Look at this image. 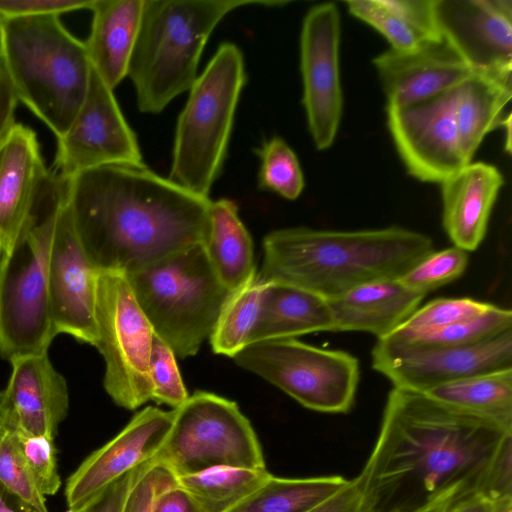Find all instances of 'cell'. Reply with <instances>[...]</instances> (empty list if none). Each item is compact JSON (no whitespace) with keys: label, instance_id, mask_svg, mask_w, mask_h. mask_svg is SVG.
Returning <instances> with one entry per match:
<instances>
[{"label":"cell","instance_id":"obj_28","mask_svg":"<svg viewBox=\"0 0 512 512\" xmlns=\"http://www.w3.org/2000/svg\"><path fill=\"white\" fill-rule=\"evenodd\" d=\"M425 394L512 432V369L462 378Z\"/></svg>","mask_w":512,"mask_h":512},{"label":"cell","instance_id":"obj_37","mask_svg":"<svg viewBox=\"0 0 512 512\" xmlns=\"http://www.w3.org/2000/svg\"><path fill=\"white\" fill-rule=\"evenodd\" d=\"M151 400L166 404L174 409L189 397L183 383L176 355L155 333L149 360Z\"/></svg>","mask_w":512,"mask_h":512},{"label":"cell","instance_id":"obj_45","mask_svg":"<svg viewBox=\"0 0 512 512\" xmlns=\"http://www.w3.org/2000/svg\"><path fill=\"white\" fill-rule=\"evenodd\" d=\"M18 103L13 86L0 65V141L16 124L15 112Z\"/></svg>","mask_w":512,"mask_h":512},{"label":"cell","instance_id":"obj_22","mask_svg":"<svg viewBox=\"0 0 512 512\" xmlns=\"http://www.w3.org/2000/svg\"><path fill=\"white\" fill-rule=\"evenodd\" d=\"M503 184L498 168L485 162H470L440 184L442 223L454 246L478 248Z\"/></svg>","mask_w":512,"mask_h":512},{"label":"cell","instance_id":"obj_27","mask_svg":"<svg viewBox=\"0 0 512 512\" xmlns=\"http://www.w3.org/2000/svg\"><path fill=\"white\" fill-rule=\"evenodd\" d=\"M511 96L512 82L474 73L458 87L456 122L462 150L469 162L485 136L499 128Z\"/></svg>","mask_w":512,"mask_h":512},{"label":"cell","instance_id":"obj_6","mask_svg":"<svg viewBox=\"0 0 512 512\" xmlns=\"http://www.w3.org/2000/svg\"><path fill=\"white\" fill-rule=\"evenodd\" d=\"M125 275L154 333L181 358L197 354L210 338L232 294L202 243Z\"/></svg>","mask_w":512,"mask_h":512},{"label":"cell","instance_id":"obj_2","mask_svg":"<svg viewBox=\"0 0 512 512\" xmlns=\"http://www.w3.org/2000/svg\"><path fill=\"white\" fill-rule=\"evenodd\" d=\"M61 180L78 237L99 271L129 274L207 239L209 197L145 165L102 166Z\"/></svg>","mask_w":512,"mask_h":512},{"label":"cell","instance_id":"obj_39","mask_svg":"<svg viewBox=\"0 0 512 512\" xmlns=\"http://www.w3.org/2000/svg\"><path fill=\"white\" fill-rule=\"evenodd\" d=\"M16 431V430H15ZM19 449L41 494L55 495L61 487L54 438L16 431Z\"/></svg>","mask_w":512,"mask_h":512},{"label":"cell","instance_id":"obj_14","mask_svg":"<svg viewBox=\"0 0 512 512\" xmlns=\"http://www.w3.org/2000/svg\"><path fill=\"white\" fill-rule=\"evenodd\" d=\"M341 18L330 2L308 10L300 33L302 103L308 129L318 150L330 148L343 114L340 79Z\"/></svg>","mask_w":512,"mask_h":512},{"label":"cell","instance_id":"obj_42","mask_svg":"<svg viewBox=\"0 0 512 512\" xmlns=\"http://www.w3.org/2000/svg\"><path fill=\"white\" fill-rule=\"evenodd\" d=\"M152 462L143 464L130 471L108 486L86 505L76 510H67V512H122L132 486Z\"/></svg>","mask_w":512,"mask_h":512},{"label":"cell","instance_id":"obj_33","mask_svg":"<svg viewBox=\"0 0 512 512\" xmlns=\"http://www.w3.org/2000/svg\"><path fill=\"white\" fill-rule=\"evenodd\" d=\"M261 164L258 186L288 200L297 199L305 186L304 175L295 152L281 137L274 136L256 150Z\"/></svg>","mask_w":512,"mask_h":512},{"label":"cell","instance_id":"obj_18","mask_svg":"<svg viewBox=\"0 0 512 512\" xmlns=\"http://www.w3.org/2000/svg\"><path fill=\"white\" fill-rule=\"evenodd\" d=\"M175 411L148 406L109 442L92 452L69 476L65 486L68 510H76L115 481L153 461L173 423Z\"/></svg>","mask_w":512,"mask_h":512},{"label":"cell","instance_id":"obj_4","mask_svg":"<svg viewBox=\"0 0 512 512\" xmlns=\"http://www.w3.org/2000/svg\"><path fill=\"white\" fill-rule=\"evenodd\" d=\"M0 65L19 102L56 138L63 136L89 85L92 66L84 41L59 15L0 19Z\"/></svg>","mask_w":512,"mask_h":512},{"label":"cell","instance_id":"obj_1","mask_svg":"<svg viewBox=\"0 0 512 512\" xmlns=\"http://www.w3.org/2000/svg\"><path fill=\"white\" fill-rule=\"evenodd\" d=\"M512 432L429 395L393 387L378 437L359 473L369 512H423L479 491Z\"/></svg>","mask_w":512,"mask_h":512},{"label":"cell","instance_id":"obj_50","mask_svg":"<svg viewBox=\"0 0 512 512\" xmlns=\"http://www.w3.org/2000/svg\"><path fill=\"white\" fill-rule=\"evenodd\" d=\"M433 507V506H432ZM431 508V507H430ZM430 508H428L427 510L423 511V512H429Z\"/></svg>","mask_w":512,"mask_h":512},{"label":"cell","instance_id":"obj_23","mask_svg":"<svg viewBox=\"0 0 512 512\" xmlns=\"http://www.w3.org/2000/svg\"><path fill=\"white\" fill-rule=\"evenodd\" d=\"M425 295L406 287L399 279L370 282L327 300L333 331H359L377 340L400 327L418 308Z\"/></svg>","mask_w":512,"mask_h":512},{"label":"cell","instance_id":"obj_13","mask_svg":"<svg viewBox=\"0 0 512 512\" xmlns=\"http://www.w3.org/2000/svg\"><path fill=\"white\" fill-rule=\"evenodd\" d=\"M458 87L410 105L386 107L395 148L408 173L421 182L441 184L470 163L456 122Z\"/></svg>","mask_w":512,"mask_h":512},{"label":"cell","instance_id":"obj_9","mask_svg":"<svg viewBox=\"0 0 512 512\" xmlns=\"http://www.w3.org/2000/svg\"><path fill=\"white\" fill-rule=\"evenodd\" d=\"M174 411L153 461L175 477L219 466L266 468L258 437L234 401L197 391Z\"/></svg>","mask_w":512,"mask_h":512},{"label":"cell","instance_id":"obj_7","mask_svg":"<svg viewBox=\"0 0 512 512\" xmlns=\"http://www.w3.org/2000/svg\"><path fill=\"white\" fill-rule=\"evenodd\" d=\"M247 77L242 51L221 43L189 90L179 114L169 179L208 197L220 176Z\"/></svg>","mask_w":512,"mask_h":512},{"label":"cell","instance_id":"obj_32","mask_svg":"<svg viewBox=\"0 0 512 512\" xmlns=\"http://www.w3.org/2000/svg\"><path fill=\"white\" fill-rule=\"evenodd\" d=\"M267 284L256 273L232 292L209 338L216 354L233 358L250 344Z\"/></svg>","mask_w":512,"mask_h":512},{"label":"cell","instance_id":"obj_21","mask_svg":"<svg viewBox=\"0 0 512 512\" xmlns=\"http://www.w3.org/2000/svg\"><path fill=\"white\" fill-rule=\"evenodd\" d=\"M387 106L417 103L454 89L473 73L442 38L413 50L389 48L373 59Z\"/></svg>","mask_w":512,"mask_h":512},{"label":"cell","instance_id":"obj_31","mask_svg":"<svg viewBox=\"0 0 512 512\" xmlns=\"http://www.w3.org/2000/svg\"><path fill=\"white\" fill-rule=\"evenodd\" d=\"M511 326V310L493 305L487 312L474 318L423 331H406L398 328L377 341L398 347L468 346L512 330Z\"/></svg>","mask_w":512,"mask_h":512},{"label":"cell","instance_id":"obj_30","mask_svg":"<svg viewBox=\"0 0 512 512\" xmlns=\"http://www.w3.org/2000/svg\"><path fill=\"white\" fill-rule=\"evenodd\" d=\"M348 480L339 475L308 478L272 476L228 512H308L335 494Z\"/></svg>","mask_w":512,"mask_h":512},{"label":"cell","instance_id":"obj_47","mask_svg":"<svg viewBox=\"0 0 512 512\" xmlns=\"http://www.w3.org/2000/svg\"><path fill=\"white\" fill-rule=\"evenodd\" d=\"M0 512H40L8 492L0 484Z\"/></svg>","mask_w":512,"mask_h":512},{"label":"cell","instance_id":"obj_8","mask_svg":"<svg viewBox=\"0 0 512 512\" xmlns=\"http://www.w3.org/2000/svg\"><path fill=\"white\" fill-rule=\"evenodd\" d=\"M61 195L56 177L39 213L0 255V356L48 352L57 336L48 289V260Z\"/></svg>","mask_w":512,"mask_h":512},{"label":"cell","instance_id":"obj_26","mask_svg":"<svg viewBox=\"0 0 512 512\" xmlns=\"http://www.w3.org/2000/svg\"><path fill=\"white\" fill-rule=\"evenodd\" d=\"M203 245L212 268L231 292L256 274L253 242L234 201L211 200L210 229Z\"/></svg>","mask_w":512,"mask_h":512},{"label":"cell","instance_id":"obj_49","mask_svg":"<svg viewBox=\"0 0 512 512\" xmlns=\"http://www.w3.org/2000/svg\"><path fill=\"white\" fill-rule=\"evenodd\" d=\"M496 512H512V501L501 504Z\"/></svg>","mask_w":512,"mask_h":512},{"label":"cell","instance_id":"obj_43","mask_svg":"<svg viewBox=\"0 0 512 512\" xmlns=\"http://www.w3.org/2000/svg\"><path fill=\"white\" fill-rule=\"evenodd\" d=\"M308 512H369L363 480L358 474L331 497Z\"/></svg>","mask_w":512,"mask_h":512},{"label":"cell","instance_id":"obj_41","mask_svg":"<svg viewBox=\"0 0 512 512\" xmlns=\"http://www.w3.org/2000/svg\"><path fill=\"white\" fill-rule=\"evenodd\" d=\"M93 0H0V19L62 13L90 9Z\"/></svg>","mask_w":512,"mask_h":512},{"label":"cell","instance_id":"obj_40","mask_svg":"<svg viewBox=\"0 0 512 512\" xmlns=\"http://www.w3.org/2000/svg\"><path fill=\"white\" fill-rule=\"evenodd\" d=\"M177 486L175 475L153 461L132 486L122 512H153L160 496Z\"/></svg>","mask_w":512,"mask_h":512},{"label":"cell","instance_id":"obj_10","mask_svg":"<svg viewBox=\"0 0 512 512\" xmlns=\"http://www.w3.org/2000/svg\"><path fill=\"white\" fill-rule=\"evenodd\" d=\"M233 359L310 410L347 413L354 405L359 361L348 352L285 338L251 343Z\"/></svg>","mask_w":512,"mask_h":512},{"label":"cell","instance_id":"obj_35","mask_svg":"<svg viewBox=\"0 0 512 512\" xmlns=\"http://www.w3.org/2000/svg\"><path fill=\"white\" fill-rule=\"evenodd\" d=\"M467 264L468 252L452 246L440 251H432L399 280L409 289L426 295L459 278L466 270Z\"/></svg>","mask_w":512,"mask_h":512},{"label":"cell","instance_id":"obj_15","mask_svg":"<svg viewBox=\"0 0 512 512\" xmlns=\"http://www.w3.org/2000/svg\"><path fill=\"white\" fill-rule=\"evenodd\" d=\"M372 367L393 387L425 393L462 378L512 369V330L458 347H398L377 341Z\"/></svg>","mask_w":512,"mask_h":512},{"label":"cell","instance_id":"obj_17","mask_svg":"<svg viewBox=\"0 0 512 512\" xmlns=\"http://www.w3.org/2000/svg\"><path fill=\"white\" fill-rule=\"evenodd\" d=\"M443 39L472 73L512 82L511 0H435Z\"/></svg>","mask_w":512,"mask_h":512},{"label":"cell","instance_id":"obj_24","mask_svg":"<svg viewBox=\"0 0 512 512\" xmlns=\"http://www.w3.org/2000/svg\"><path fill=\"white\" fill-rule=\"evenodd\" d=\"M144 0H93L92 22L84 41L91 66L114 88L127 76Z\"/></svg>","mask_w":512,"mask_h":512},{"label":"cell","instance_id":"obj_29","mask_svg":"<svg viewBox=\"0 0 512 512\" xmlns=\"http://www.w3.org/2000/svg\"><path fill=\"white\" fill-rule=\"evenodd\" d=\"M273 475L266 468L219 466L176 477L203 512H228L261 488Z\"/></svg>","mask_w":512,"mask_h":512},{"label":"cell","instance_id":"obj_5","mask_svg":"<svg viewBox=\"0 0 512 512\" xmlns=\"http://www.w3.org/2000/svg\"><path fill=\"white\" fill-rule=\"evenodd\" d=\"M274 0H144L130 77L141 112L160 113L195 82L202 51L219 22L246 5Z\"/></svg>","mask_w":512,"mask_h":512},{"label":"cell","instance_id":"obj_46","mask_svg":"<svg viewBox=\"0 0 512 512\" xmlns=\"http://www.w3.org/2000/svg\"><path fill=\"white\" fill-rule=\"evenodd\" d=\"M153 512H203L187 492L179 486L163 493Z\"/></svg>","mask_w":512,"mask_h":512},{"label":"cell","instance_id":"obj_3","mask_svg":"<svg viewBox=\"0 0 512 512\" xmlns=\"http://www.w3.org/2000/svg\"><path fill=\"white\" fill-rule=\"evenodd\" d=\"M258 276L326 300L380 280L399 279L434 251L432 239L399 226L356 231L291 227L268 233Z\"/></svg>","mask_w":512,"mask_h":512},{"label":"cell","instance_id":"obj_48","mask_svg":"<svg viewBox=\"0 0 512 512\" xmlns=\"http://www.w3.org/2000/svg\"><path fill=\"white\" fill-rule=\"evenodd\" d=\"M511 121H512L511 113H508L507 115H505L503 117V119L501 120L500 125H499V128H502L504 131V136H505L504 148L508 154L511 153Z\"/></svg>","mask_w":512,"mask_h":512},{"label":"cell","instance_id":"obj_12","mask_svg":"<svg viewBox=\"0 0 512 512\" xmlns=\"http://www.w3.org/2000/svg\"><path fill=\"white\" fill-rule=\"evenodd\" d=\"M108 165L144 166L136 134L111 89L91 67L85 99L68 131L57 138L54 175H74Z\"/></svg>","mask_w":512,"mask_h":512},{"label":"cell","instance_id":"obj_20","mask_svg":"<svg viewBox=\"0 0 512 512\" xmlns=\"http://www.w3.org/2000/svg\"><path fill=\"white\" fill-rule=\"evenodd\" d=\"M10 363L9 381L0 392V420L27 435L55 438L69 409L65 378L48 352L22 355Z\"/></svg>","mask_w":512,"mask_h":512},{"label":"cell","instance_id":"obj_25","mask_svg":"<svg viewBox=\"0 0 512 512\" xmlns=\"http://www.w3.org/2000/svg\"><path fill=\"white\" fill-rule=\"evenodd\" d=\"M333 331L328 301L308 290L268 282L251 343Z\"/></svg>","mask_w":512,"mask_h":512},{"label":"cell","instance_id":"obj_44","mask_svg":"<svg viewBox=\"0 0 512 512\" xmlns=\"http://www.w3.org/2000/svg\"><path fill=\"white\" fill-rule=\"evenodd\" d=\"M503 503H497L479 491L468 490L434 505L429 512H496Z\"/></svg>","mask_w":512,"mask_h":512},{"label":"cell","instance_id":"obj_19","mask_svg":"<svg viewBox=\"0 0 512 512\" xmlns=\"http://www.w3.org/2000/svg\"><path fill=\"white\" fill-rule=\"evenodd\" d=\"M54 180L36 133L16 122L0 141V255L35 219Z\"/></svg>","mask_w":512,"mask_h":512},{"label":"cell","instance_id":"obj_16","mask_svg":"<svg viewBox=\"0 0 512 512\" xmlns=\"http://www.w3.org/2000/svg\"><path fill=\"white\" fill-rule=\"evenodd\" d=\"M60 179V178H59ZM48 260V289L56 334L95 345L96 290L99 270L76 232L63 182Z\"/></svg>","mask_w":512,"mask_h":512},{"label":"cell","instance_id":"obj_34","mask_svg":"<svg viewBox=\"0 0 512 512\" xmlns=\"http://www.w3.org/2000/svg\"><path fill=\"white\" fill-rule=\"evenodd\" d=\"M0 484L40 512H49L19 449L16 431L0 420Z\"/></svg>","mask_w":512,"mask_h":512},{"label":"cell","instance_id":"obj_36","mask_svg":"<svg viewBox=\"0 0 512 512\" xmlns=\"http://www.w3.org/2000/svg\"><path fill=\"white\" fill-rule=\"evenodd\" d=\"M345 4L351 15L378 31L391 49L413 50L425 42L389 5L388 0H349Z\"/></svg>","mask_w":512,"mask_h":512},{"label":"cell","instance_id":"obj_11","mask_svg":"<svg viewBox=\"0 0 512 512\" xmlns=\"http://www.w3.org/2000/svg\"><path fill=\"white\" fill-rule=\"evenodd\" d=\"M95 319L94 346L105 362L104 389L116 405L137 409L151 400L154 331L124 273L99 272Z\"/></svg>","mask_w":512,"mask_h":512},{"label":"cell","instance_id":"obj_38","mask_svg":"<svg viewBox=\"0 0 512 512\" xmlns=\"http://www.w3.org/2000/svg\"><path fill=\"white\" fill-rule=\"evenodd\" d=\"M492 306L493 304L466 297L437 298L419 307L398 328L406 331L441 328L479 316Z\"/></svg>","mask_w":512,"mask_h":512}]
</instances>
